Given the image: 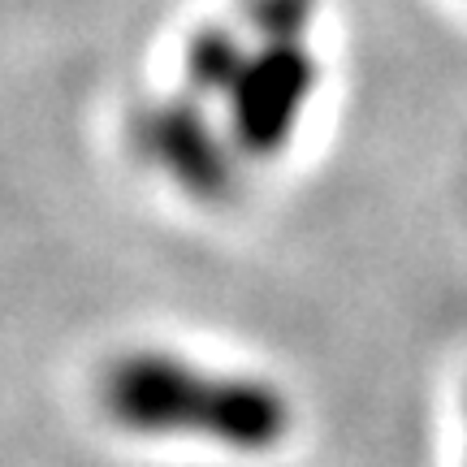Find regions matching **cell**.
Masks as SVG:
<instances>
[{
	"mask_svg": "<svg viewBox=\"0 0 467 467\" xmlns=\"http://www.w3.org/2000/svg\"><path fill=\"white\" fill-rule=\"evenodd\" d=\"M109 402L117 420L134 429L203 433L243 451H265L290 429V411L277 389L238 377H203L178 364H130L113 381Z\"/></svg>",
	"mask_w": 467,
	"mask_h": 467,
	"instance_id": "obj_1",
	"label": "cell"
}]
</instances>
